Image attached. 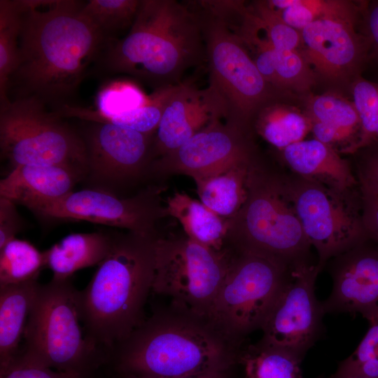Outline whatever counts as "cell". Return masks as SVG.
Instances as JSON below:
<instances>
[{
	"instance_id": "cell-26",
	"label": "cell",
	"mask_w": 378,
	"mask_h": 378,
	"mask_svg": "<svg viewBox=\"0 0 378 378\" xmlns=\"http://www.w3.org/2000/svg\"><path fill=\"white\" fill-rule=\"evenodd\" d=\"M253 161L195 181L200 201L223 218L234 216L245 200L248 170Z\"/></svg>"
},
{
	"instance_id": "cell-17",
	"label": "cell",
	"mask_w": 378,
	"mask_h": 378,
	"mask_svg": "<svg viewBox=\"0 0 378 378\" xmlns=\"http://www.w3.org/2000/svg\"><path fill=\"white\" fill-rule=\"evenodd\" d=\"M355 20H317L300 31L303 52L310 66L328 79H337L360 62L364 46L354 29Z\"/></svg>"
},
{
	"instance_id": "cell-22",
	"label": "cell",
	"mask_w": 378,
	"mask_h": 378,
	"mask_svg": "<svg viewBox=\"0 0 378 378\" xmlns=\"http://www.w3.org/2000/svg\"><path fill=\"white\" fill-rule=\"evenodd\" d=\"M111 233H74L62 238L43 251L46 267L52 280L66 281L78 270L99 265L108 254Z\"/></svg>"
},
{
	"instance_id": "cell-33",
	"label": "cell",
	"mask_w": 378,
	"mask_h": 378,
	"mask_svg": "<svg viewBox=\"0 0 378 378\" xmlns=\"http://www.w3.org/2000/svg\"><path fill=\"white\" fill-rule=\"evenodd\" d=\"M352 94L362 129L360 150L378 142V83L358 78L353 85Z\"/></svg>"
},
{
	"instance_id": "cell-37",
	"label": "cell",
	"mask_w": 378,
	"mask_h": 378,
	"mask_svg": "<svg viewBox=\"0 0 378 378\" xmlns=\"http://www.w3.org/2000/svg\"><path fill=\"white\" fill-rule=\"evenodd\" d=\"M23 222L13 201L0 197V248L16 238Z\"/></svg>"
},
{
	"instance_id": "cell-9",
	"label": "cell",
	"mask_w": 378,
	"mask_h": 378,
	"mask_svg": "<svg viewBox=\"0 0 378 378\" xmlns=\"http://www.w3.org/2000/svg\"><path fill=\"white\" fill-rule=\"evenodd\" d=\"M62 117L34 97L0 104V148L11 169L21 165L62 164L87 174L83 139Z\"/></svg>"
},
{
	"instance_id": "cell-25",
	"label": "cell",
	"mask_w": 378,
	"mask_h": 378,
	"mask_svg": "<svg viewBox=\"0 0 378 378\" xmlns=\"http://www.w3.org/2000/svg\"><path fill=\"white\" fill-rule=\"evenodd\" d=\"M307 114L312 122L333 130L344 144V155H354L359 150L362 129L353 102L334 94L313 97Z\"/></svg>"
},
{
	"instance_id": "cell-29",
	"label": "cell",
	"mask_w": 378,
	"mask_h": 378,
	"mask_svg": "<svg viewBox=\"0 0 378 378\" xmlns=\"http://www.w3.org/2000/svg\"><path fill=\"white\" fill-rule=\"evenodd\" d=\"M45 267L43 251L15 238L0 248V286L36 281Z\"/></svg>"
},
{
	"instance_id": "cell-15",
	"label": "cell",
	"mask_w": 378,
	"mask_h": 378,
	"mask_svg": "<svg viewBox=\"0 0 378 378\" xmlns=\"http://www.w3.org/2000/svg\"><path fill=\"white\" fill-rule=\"evenodd\" d=\"M81 136L87 154L85 178L94 188L114 192L150 176L154 134L91 122Z\"/></svg>"
},
{
	"instance_id": "cell-35",
	"label": "cell",
	"mask_w": 378,
	"mask_h": 378,
	"mask_svg": "<svg viewBox=\"0 0 378 378\" xmlns=\"http://www.w3.org/2000/svg\"><path fill=\"white\" fill-rule=\"evenodd\" d=\"M274 54L280 89L304 91L310 88L314 81L313 72L298 50H274Z\"/></svg>"
},
{
	"instance_id": "cell-34",
	"label": "cell",
	"mask_w": 378,
	"mask_h": 378,
	"mask_svg": "<svg viewBox=\"0 0 378 378\" xmlns=\"http://www.w3.org/2000/svg\"><path fill=\"white\" fill-rule=\"evenodd\" d=\"M250 8L265 29L274 50H295L302 45L300 31L288 25L268 1H255Z\"/></svg>"
},
{
	"instance_id": "cell-42",
	"label": "cell",
	"mask_w": 378,
	"mask_h": 378,
	"mask_svg": "<svg viewBox=\"0 0 378 378\" xmlns=\"http://www.w3.org/2000/svg\"><path fill=\"white\" fill-rule=\"evenodd\" d=\"M352 378H362V377H352Z\"/></svg>"
},
{
	"instance_id": "cell-11",
	"label": "cell",
	"mask_w": 378,
	"mask_h": 378,
	"mask_svg": "<svg viewBox=\"0 0 378 378\" xmlns=\"http://www.w3.org/2000/svg\"><path fill=\"white\" fill-rule=\"evenodd\" d=\"M281 166L282 179L321 272L332 258L368 239L359 188L342 192Z\"/></svg>"
},
{
	"instance_id": "cell-13",
	"label": "cell",
	"mask_w": 378,
	"mask_h": 378,
	"mask_svg": "<svg viewBox=\"0 0 378 378\" xmlns=\"http://www.w3.org/2000/svg\"><path fill=\"white\" fill-rule=\"evenodd\" d=\"M321 272L317 261L289 267L286 281L260 330L261 342L288 349L302 358L323 332L322 303L315 294Z\"/></svg>"
},
{
	"instance_id": "cell-4",
	"label": "cell",
	"mask_w": 378,
	"mask_h": 378,
	"mask_svg": "<svg viewBox=\"0 0 378 378\" xmlns=\"http://www.w3.org/2000/svg\"><path fill=\"white\" fill-rule=\"evenodd\" d=\"M158 237L125 230L111 233L108 254L87 286L78 290L85 335L109 356L145 320L144 309L152 290Z\"/></svg>"
},
{
	"instance_id": "cell-1",
	"label": "cell",
	"mask_w": 378,
	"mask_h": 378,
	"mask_svg": "<svg viewBox=\"0 0 378 378\" xmlns=\"http://www.w3.org/2000/svg\"><path fill=\"white\" fill-rule=\"evenodd\" d=\"M22 2L18 62L8 91L14 90L13 99L34 97L55 111L70 104L112 40L82 13L83 1Z\"/></svg>"
},
{
	"instance_id": "cell-41",
	"label": "cell",
	"mask_w": 378,
	"mask_h": 378,
	"mask_svg": "<svg viewBox=\"0 0 378 378\" xmlns=\"http://www.w3.org/2000/svg\"><path fill=\"white\" fill-rule=\"evenodd\" d=\"M235 367L226 369V370H214L209 372L200 374L194 376L186 377H180V378H233V372ZM117 378H158V377H143V376H136V375H120L117 376Z\"/></svg>"
},
{
	"instance_id": "cell-24",
	"label": "cell",
	"mask_w": 378,
	"mask_h": 378,
	"mask_svg": "<svg viewBox=\"0 0 378 378\" xmlns=\"http://www.w3.org/2000/svg\"><path fill=\"white\" fill-rule=\"evenodd\" d=\"M252 130L255 135L281 151L304 140L311 132L312 121L307 113L272 99L257 113Z\"/></svg>"
},
{
	"instance_id": "cell-2",
	"label": "cell",
	"mask_w": 378,
	"mask_h": 378,
	"mask_svg": "<svg viewBox=\"0 0 378 378\" xmlns=\"http://www.w3.org/2000/svg\"><path fill=\"white\" fill-rule=\"evenodd\" d=\"M204 62L200 20L189 1L141 0L126 36L110 41L97 66L157 90L179 84L187 70Z\"/></svg>"
},
{
	"instance_id": "cell-3",
	"label": "cell",
	"mask_w": 378,
	"mask_h": 378,
	"mask_svg": "<svg viewBox=\"0 0 378 378\" xmlns=\"http://www.w3.org/2000/svg\"><path fill=\"white\" fill-rule=\"evenodd\" d=\"M240 348L206 319L171 307L145 319L111 351L117 376L180 378L236 366Z\"/></svg>"
},
{
	"instance_id": "cell-27",
	"label": "cell",
	"mask_w": 378,
	"mask_h": 378,
	"mask_svg": "<svg viewBox=\"0 0 378 378\" xmlns=\"http://www.w3.org/2000/svg\"><path fill=\"white\" fill-rule=\"evenodd\" d=\"M302 358L260 340L240 348L236 366L241 368L244 378H302Z\"/></svg>"
},
{
	"instance_id": "cell-23",
	"label": "cell",
	"mask_w": 378,
	"mask_h": 378,
	"mask_svg": "<svg viewBox=\"0 0 378 378\" xmlns=\"http://www.w3.org/2000/svg\"><path fill=\"white\" fill-rule=\"evenodd\" d=\"M167 216L176 219L191 239L216 251L226 246V219L183 192H176L165 202Z\"/></svg>"
},
{
	"instance_id": "cell-31",
	"label": "cell",
	"mask_w": 378,
	"mask_h": 378,
	"mask_svg": "<svg viewBox=\"0 0 378 378\" xmlns=\"http://www.w3.org/2000/svg\"><path fill=\"white\" fill-rule=\"evenodd\" d=\"M176 85L155 90L149 95L148 101L137 108L113 117L95 119L90 122L112 124L141 133L153 134Z\"/></svg>"
},
{
	"instance_id": "cell-8",
	"label": "cell",
	"mask_w": 378,
	"mask_h": 378,
	"mask_svg": "<svg viewBox=\"0 0 378 378\" xmlns=\"http://www.w3.org/2000/svg\"><path fill=\"white\" fill-rule=\"evenodd\" d=\"M290 267L260 253L234 250L209 323L227 342L241 348L246 336L261 329Z\"/></svg>"
},
{
	"instance_id": "cell-7",
	"label": "cell",
	"mask_w": 378,
	"mask_h": 378,
	"mask_svg": "<svg viewBox=\"0 0 378 378\" xmlns=\"http://www.w3.org/2000/svg\"><path fill=\"white\" fill-rule=\"evenodd\" d=\"M190 2L199 16L205 46L209 73L205 91L222 120L253 133L255 117L273 99L275 90L239 38L206 0Z\"/></svg>"
},
{
	"instance_id": "cell-19",
	"label": "cell",
	"mask_w": 378,
	"mask_h": 378,
	"mask_svg": "<svg viewBox=\"0 0 378 378\" xmlns=\"http://www.w3.org/2000/svg\"><path fill=\"white\" fill-rule=\"evenodd\" d=\"M83 178H85L83 171L66 165L18 166L1 179L0 197L30 210L71 193Z\"/></svg>"
},
{
	"instance_id": "cell-28",
	"label": "cell",
	"mask_w": 378,
	"mask_h": 378,
	"mask_svg": "<svg viewBox=\"0 0 378 378\" xmlns=\"http://www.w3.org/2000/svg\"><path fill=\"white\" fill-rule=\"evenodd\" d=\"M22 11V0L0 1V104L10 100L9 81L18 62Z\"/></svg>"
},
{
	"instance_id": "cell-21",
	"label": "cell",
	"mask_w": 378,
	"mask_h": 378,
	"mask_svg": "<svg viewBox=\"0 0 378 378\" xmlns=\"http://www.w3.org/2000/svg\"><path fill=\"white\" fill-rule=\"evenodd\" d=\"M40 284L37 280L0 286V374L20 352V342Z\"/></svg>"
},
{
	"instance_id": "cell-10",
	"label": "cell",
	"mask_w": 378,
	"mask_h": 378,
	"mask_svg": "<svg viewBox=\"0 0 378 378\" xmlns=\"http://www.w3.org/2000/svg\"><path fill=\"white\" fill-rule=\"evenodd\" d=\"M233 253L211 249L183 232L159 235L152 290L170 298L172 307L207 320Z\"/></svg>"
},
{
	"instance_id": "cell-40",
	"label": "cell",
	"mask_w": 378,
	"mask_h": 378,
	"mask_svg": "<svg viewBox=\"0 0 378 378\" xmlns=\"http://www.w3.org/2000/svg\"><path fill=\"white\" fill-rule=\"evenodd\" d=\"M369 36L378 55V4L373 6L368 16Z\"/></svg>"
},
{
	"instance_id": "cell-6",
	"label": "cell",
	"mask_w": 378,
	"mask_h": 378,
	"mask_svg": "<svg viewBox=\"0 0 378 378\" xmlns=\"http://www.w3.org/2000/svg\"><path fill=\"white\" fill-rule=\"evenodd\" d=\"M80 321L78 290L70 280L40 284L15 359L92 378L109 354L83 335Z\"/></svg>"
},
{
	"instance_id": "cell-18",
	"label": "cell",
	"mask_w": 378,
	"mask_h": 378,
	"mask_svg": "<svg viewBox=\"0 0 378 378\" xmlns=\"http://www.w3.org/2000/svg\"><path fill=\"white\" fill-rule=\"evenodd\" d=\"M214 119L220 118L205 89L188 80L176 85L153 136V162L179 148Z\"/></svg>"
},
{
	"instance_id": "cell-39",
	"label": "cell",
	"mask_w": 378,
	"mask_h": 378,
	"mask_svg": "<svg viewBox=\"0 0 378 378\" xmlns=\"http://www.w3.org/2000/svg\"><path fill=\"white\" fill-rule=\"evenodd\" d=\"M361 150L364 152L354 167L355 174L378 186V142Z\"/></svg>"
},
{
	"instance_id": "cell-38",
	"label": "cell",
	"mask_w": 378,
	"mask_h": 378,
	"mask_svg": "<svg viewBox=\"0 0 378 378\" xmlns=\"http://www.w3.org/2000/svg\"><path fill=\"white\" fill-rule=\"evenodd\" d=\"M0 378H80L49 368L27 363L15 359L9 368L0 374Z\"/></svg>"
},
{
	"instance_id": "cell-14",
	"label": "cell",
	"mask_w": 378,
	"mask_h": 378,
	"mask_svg": "<svg viewBox=\"0 0 378 378\" xmlns=\"http://www.w3.org/2000/svg\"><path fill=\"white\" fill-rule=\"evenodd\" d=\"M254 134L214 119L175 150L155 160L150 176L185 175L195 181L251 162L260 153Z\"/></svg>"
},
{
	"instance_id": "cell-20",
	"label": "cell",
	"mask_w": 378,
	"mask_h": 378,
	"mask_svg": "<svg viewBox=\"0 0 378 378\" xmlns=\"http://www.w3.org/2000/svg\"><path fill=\"white\" fill-rule=\"evenodd\" d=\"M281 165L337 191L358 190L354 167L332 147L316 139H304L279 151Z\"/></svg>"
},
{
	"instance_id": "cell-5",
	"label": "cell",
	"mask_w": 378,
	"mask_h": 378,
	"mask_svg": "<svg viewBox=\"0 0 378 378\" xmlns=\"http://www.w3.org/2000/svg\"><path fill=\"white\" fill-rule=\"evenodd\" d=\"M228 250L248 251L288 267L313 260L281 171L260 153L250 165L245 200L226 220Z\"/></svg>"
},
{
	"instance_id": "cell-12",
	"label": "cell",
	"mask_w": 378,
	"mask_h": 378,
	"mask_svg": "<svg viewBox=\"0 0 378 378\" xmlns=\"http://www.w3.org/2000/svg\"><path fill=\"white\" fill-rule=\"evenodd\" d=\"M161 190V187L150 186L132 196L121 197L106 190L86 188L37 205L30 211L49 220H85L157 237L159 222L168 216L160 197Z\"/></svg>"
},
{
	"instance_id": "cell-36",
	"label": "cell",
	"mask_w": 378,
	"mask_h": 378,
	"mask_svg": "<svg viewBox=\"0 0 378 378\" xmlns=\"http://www.w3.org/2000/svg\"><path fill=\"white\" fill-rule=\"evenodd\" d=\"M356 177L363 224L368 237L378 248V186L363 177Z\"/></svg>"
},
{
	"instance_id": "cell-30",
	"label": "cell",
	"mask_w": 378,
	"mask_h": 378,
	"mask_svg": "<svg viewBox=\"0 0 378 378\" xmlns=\"http://www.w3.org/2000/svg\"><path fill=\"white\" fill-rule=\"evenodd\" d=\"M141 0H90L83 1L82 13L108 39L131 28Z\"/></svg>"
},
{
	"instance_id": "cell-32",
	"label": "cell",
	"mask_w": 378,
	"mask_h": 378,
	"mask_svg": "<svg viewBox=\"0 0 378 378\" xmlns=\"http://www.w3.org/2000/svg\"><path fill=\"white\" fill-rule=\"evenodd\" d=\"M378 378V318L356 350L338 365L330 378Z\"/></svg>"
},
{
	"instance_id": "cell-16",
	"label": "cell",
	"mask_w": 378,
	"mask_h": 378,
	"mask_svg": "<svg viewBox=\"0 0 378 378\" xmlns=\"http://www.w3.org/2000/svg\"><path fill=\"white\" fill-rule=\"evenodd\" d=\"M332 291L322 302L326 313L359 314L369 323L378 318V248L368 238L326 264Z\"/></svg>"
}]
</instances>
